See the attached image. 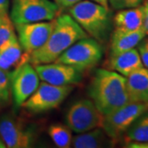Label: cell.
<instances>
[{"label":"cell","mask_w":148,"mask_h":148,"mask_svg":"<svg viewBox=\"0 0 148 148\" xmlns=\"http://www.w3.org/2000/svg\"><path fill=\"white\" fill-rule=\"evenodd\" d=\"M87 91L103 115L129 103L126 77L110 69H97L90 80Z\"/></svg>","instance_id":"obj_1"},{"label":"cell","mask_w":148,"mask_h":148,"mask_svg":"<svg viewBox=\"0 0 148 148\" xmlns=\"http://www.w3.org/2000/svg\"><path fill=\"white\" fill-rule=\"evenodd\" d=\"M87 36L69 13L58 14L46 42L30 55L29 63L33 66L53 63L74 43Z\"/></svg>","instance_id":"obj_2"},{"label":"cell","mask_w":148,"mask_h":148,"mask_svg":"<svg viewBox=\"0 0 148 148\" xmlns=\"http://www.w3.org/2000/svg\"><path fill=\"white\" fill-rule=\"evenodd\" d=\"M69 9L70 16L87 36L96 40L102 45L107 43L113 29V18L109 8L95 2L82 0Z\"/></svg>","instance_id":"obj_3"},{"label":"cell","mask_w":148,"mask_h":148,"mask_svg":"<svg viewBox=\"0 0 148 148\" xmlns=\"http://www.w3.org/2000/svg\"><path fill=\"white\" fill-rule=\"evenodd\" d=\"M103 54V45L95 39L87 36L74 43L54 62L67 64L83 73L99 64Z\"/></svg>","instance_id":"obj_4"},{"label":"cell","mask_w":148,"mask_h":148,"mask_svg":"<svg viewBox=\"0 0 148 148\" xmlns=\"http://www.w3.org/2000/svg\"><path fill=\"white\" fill-rule=\"evenodd\" d=\"M60 9L51 0H12L10 18L14 24L52 21Z\"/></svg>","instance_id":"obj_5"},{"label":"cell","mask_w":148,"mask_h":148,"mask_svg":"<svg viewBox=\"0 0 148 148\" xmlns=\"http://www.w3.org/2000/svg\"><path fill=\"white\" fill-rule=\"evenodd\" d=\"M148 110V104L127 103L103 117L101 127L115 143L127 132L132 123Z\"/></svg>","instance_id":"obj_6"},{"label":"cell","mask_w":148,"mask_h":148,"mask_svg":"<svg viewBox=\"0 0 148 148\" xmlns=\"http://www.w3.org/2000/svg\"><path fill=\"white\" fill-rule=\"evenodd\" d=\"M73 90V86H55L42 82L21 106L31 114L45 113L57 108Z\"/></svg>","instance_id":"obj_7"},{"label":"cell","mask_w":148,"mask_h":148,"mask_svg":"<svg viewBox=\"0 0 148 148\" xmlns=\"http://www.w3.org/2000/svg\"><path fill=\"white\" fill-rule=\"evenodd\" d=\"M103 117L91 100L81 99L73 103L67 110L65 123L72 131L82 133L101 127Z\"/></svg>","instance_id":"obj_8"},{"label":"cell","mask_w":148,"mask_h":148,"mask_svg":"<svg viewBox=\"0 0 148 148\" xmlns=\"http://www.w3.org/2000/svg\"><path fill=\"white\" fill-rule=\"evenodd\" d=\"M0 138L7 147L27 148L35 143L36 132L12 114H6L0 117Z\"/></svg>","instance_id":"obj_9"},{"label":"cell","mask_w":148,"mask_h":148,"mask_svg":"<svg viewBox=\"0 0 148 148\" xmlns=\"http://www.w3.org/2000/svg\"><path fill=\"white\" fill-rule=\"evenodd\" d=\"M40 84V77L35 67L27 62L12 71L11 95L16 108L21 107L35 92Z\"/></svg>","instance_id":"obj_10"},{"label":"cell","mask_w":148,"mask_h":148,"mask_svg":"<svg viewBox=\"0 0 148 148\" xmlns=\"http://www.w3.org/2000/svg\"><path fill=\"white\" fill-rule=\"evenodd\" d=\"M54 19L44 21L14 24L17 32V39L25 53L31 55L34 51L42 47L52 32Z\"/></svg>","instance_id":"obj_11"},{"label":"cell","mask_w":148,"mask_h":148,"mask_svg":"<svg viewBox=\"0 0 148 148\" xmlns=\"http://www.w3.org/2000/svg\"><path fill=\"white\" fill-rule=\"evenodd\" d=\"M40 80L55 86H73L78 84L83 79V73L61 63L35 65Z\"/></svg>","instance_id":"obj_12"},{"label":"cell","mask_w":148,"mask_h":148,"mask_svg":"<svg viewBox=\"0 0 148 148\" xmlns=\"http://www.w3.org/2000/svg\"><path fill=\"white\" fill-rule=\"evenodd\" d=\"M30 55L25 53L16 35L0 46V69L12 72L21 64L29 62Z\"/></svg>","instance_id":"obj_13"},{"label":"cell","mask_w":148,"mask_h":148,"mask_svg":"<svg viewBox=\"0 0 148 148\" xmlns=\"http://www.w3.org/2000/svg\"><path fill=\"white\" fill-rule=\"evenodd\" d=\"M129 102L148 104V69L142 67L126 77Z\"/></svg>","instance_id":"obj_14"},{"label":"cell","mask_w":148,"mask_h":148,"mask_svg":"<svg viewBox=\"0 0 148 148\" xmlns=\"http://www.w3.org/2000/svg\"><path fill=\"white\" fill-rule=\"evenodd\" d=\"M143 27L133 32H122L114 30L110 35V57L133 49L146 36Z\"/></svg>","instance_id":"obj_15"},{"label":"cell","mask_w":148,"mask_h":148,"mask_svg":"<svg viewBox=\"0 0 148 148\" xmlns=\"http://www.w3.org/2000/svg\"><path fill=\"white\" fill-rule=\"evenodd\" d=\"M142 67H143L142 59L138 50L135 48L110 57L107 64L108 69L117 72L125 77Z\"/></svg>","instance_id":"obj_16"},{"label":"cell","mask_w":148,"mask_h":148,"mask_svg":"<svg viewBox=\"0 0 148 148\" xmlns=\"http://www.w3.org/2000/svg\"><path fill=\"white\" fill-rule=\"evenodd\" d=\"M144 6L120 9L113 18L114 29L122 32H133L143 27Z\"/></svg>","instance_id":"obj_17"},{"label":"cell","mask_w":148,"mask_h":148,"mask_svg":"<svg viewBox=\"0 0 148 148\" xmlns=\"http://www.w3.org/2000/svg\"><path fill=\"white\" fill-rule=\"evenodd\" d=\"M114 143L103 128L99 127L74 137L71 146L74 148H100L113 147Z\"/></svg>","instance_id":"obj_18"},{"label":"cell","mask_w":148,"mask_h":148,"mask_svg":"<svg viewBox=\"0 0 148 148\" xmlns=\"http://www.w3.org/2000/svg\"><path fill=\"white\" fill-rule=\"evenodd\" d=\"M125 142H148V110L143 114L124 133Z\"/></svg>","instance_id":"obj_19"},{"label":"cell","mask_w":148,"mask_h":148,"mask_svg":"<svg viewBox=\"0 0 148 148\" xmlns=\"http://www.w3.org/2000/svg\"><path fill=\"white\" fill-rule=\"evenodd\" d=\"M72 130L67 125L61 123L51 124L48 129V134L53 143L59 148H68L72 144Z\"/></svg>","instance_id":"obj_20"},{"label":"cell","mask_w":148,"mask_h":148,"mask_svg":"<svg viewBox=\"0 0 148 148\" xmlns=\"http://www.w3.org/2000/svg\"><path fill=\"white\" fill-rule=\"evenodd\" d=\"M12 74V72L0 69V109L7 106L10 101Z\"/></svg>","instance_id":"obj_21"},{"label":"cell","mask_w":148,"mask_h":148,"mask_svg":"<svg viewBox=\"0 0 148 148\" xmlns=\"http://www.w3.org/2000/svg\"><path fill=\"white\" fill-rule=\"evenodd\" d=\"M15 26L8 14L0 16V46L15 35Z\"/></svg>","instance_id":"obj_22"},{"label":"cell","mask_w":148,"mask_h":148,"mask_svg":"<svg viewBox=\"0 0 148 148\" xmlns=\"http://www.w3.org/2000/svg\"><path fill=\"white\" fill-rule=\"evenodd\" d=\"M110 6L115 10L136 8L142 5L144 0H108Z\"/></svg>","instance_id":"obj_23"},{"label":"cell","mask_w":148,"mask_h":148,"mask_svg":"<svg viewBox=\"0 0 148 148\" xmlns=\"http://www.w3.org/2000/svg\"><path fill=\"white\" fill-rule=\"evenodd\" d=\"M138 53L142 59L143 66L148 69V38H143L138 45Z\"/></svg>","instance_id":"obj_24"},{"label":"cell","mask_w":148,"mask_h":148,"mask_svg":"<svg viewBox=\"0 0 148 148\" xmlns=\"http://www.w3.org/2000/svg\"><path fill=\"white\" fill-rule=\"evenodd\" d=\"M80 1H82V0H53V2H54L57 4L59 9L69 8L72 6L77 3Z\"/></svg>","instance_id":"obj_25"},{"label":"cell","mask_w":148,"mask_h":148,"mask_svg":"<svg viewBox=\"0 0 148 148\" xmlns=\"http://www.w3.org/2000/svg\"><path fill=\"white\" fill-rule=\"evenodd\" d=\"M144 6V21H143V27L146 32V35L148 36V0L143 1Z\"/></svg>","instance_id":"obj_26"},{"label":"cell","mask_w":148,"mask_h":148,"mask_svg":"<svg viewBox=\"0 0 148 148\" xmlns=\"http://www.w3.org/2000/svg\"><path fill=\"white\" fill-rule=\"evenodd\" d=\"M126 147L129 148H148V142H136L131 141L125 144Z\"/></svg>","instance_id":"obj_27"},{"label":"cell","mask_w":148,"mask_h":148,"mask_svg":"<svg viewBox=\"0 0 148 148\" xmlns=\"http://www.w3.org/2000/svg\"><path fill=\"white\" fill-rule=\"evenodd\" d=\"M10 0H0V16L8 14Z\"/></svg>","instance_id":"obj_28"},{"label":"cell","mask_w":148,"mask_h":148,"mask_svg":"<svg viewBox=\"0 0 148 148\" xmlns=\"http://www.w3.org/2000/svg\"><path fill=\"white\" fill-rule=\"evenodd\" d=\"M92 1L106 7V8H109V1L108 0H92Z\"/></svg>","instance_id":"obj_29"},{"label":"cell","mask_w":148,"mask_h":148,"mask_svg":"<svg viewBox=\"0 0 148 148\" xmlns=\"http://www.w3.org/2000/svg\"><path fill=\"white\" fill-rule=\"evenodd\" d=\"M5 147H6V144L4 143V142H3V140L0 138V148H5Z\"/></svg>","instance_id":"obj_30"}]
</instances>
